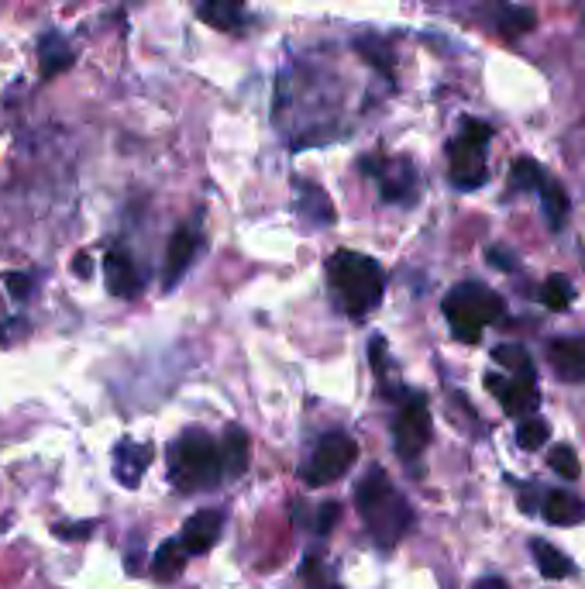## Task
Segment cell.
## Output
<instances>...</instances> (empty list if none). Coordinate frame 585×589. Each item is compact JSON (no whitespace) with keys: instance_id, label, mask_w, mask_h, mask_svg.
<instances>
[{"instance_id":"cell-1","label":"cell","mask_w":585,"mask_h":589,"mask_svg":"<svg viewBox=\"0 0 585 589\" xmlns=\"http://www.w3.org/2000/svg\"><path fill=\"white\" fill-rule=\"evenodd\" d=\"M355 503H358V514H362L365 527H369L372 541H376L379 548L400 545V538L410 531V524H413L410 503L403 500V493L396 490L393 483H389L379 465L369 469V476L355 486Z\"/></svg>"},{"instance_id":"cell-2","label":"cell","mask_w":585,"mask_h":589,"mask_svg":"<svg viewBox=\"0 0 585 589\" xmlns=\"http://www.w3.org/2000/svg\"><path fill=\"white\" fill-rule=\"evenodd\" d=\"M327 283H331V293H338L341 310L351 317H365L369 310L379 307L382 293H386V276H382V266L369 255L358 252H334L327 259Z\"/></svg>"},{"instance_id":"cell-3","label":"cell","mask_w":585,"mask_h":589,"mask_svg":"<svg viewBox=\"0 0 585 589\" xmlns=\"http://www.w3.org/2000/svg\"><path fill=\"white\" fill-rule=\"evenodd\" d=\"M169 479L183 493L214 490L224 479L221 448L204 428H190L169 445Z\"/></svg>"},{"instance_id":"cell-4","label":"cell","mask_w":585,"mask_h":589,"mask_svg":"<svg viewBox=\"0 0 585 589\" xmlns=\"http://www.w3.org/2000/svg\"><path fill=\"white\" fill-rule=\"evenodd\" d=\"M503 297L493 293L482 283H458L455 290L444 297V317L451 324V335L458 341H479L486 324H496L503 317Z\"/></svg>"},{"instance_id":"cell-5","label":"cell","mask_w":585,"mask_h":589,"mask_svg":"<svg viewBox=\"0 0 585 589\" xmlns=\"http://www.w3.org/2000/svg\"><path fill=\"white\" fill-rule=\"evenodd\" d=\"M489 138L493 128L482 121H465L462 131L451 138L448 145V159H451V183L458 190H479L489 176L486 166V152H489Z\"/></svg>"},{"instance_id":"cell-6","label":"cell","mask_w":585,"mask_h":589,"mask_svg":"<svg viewBox=\"0 0 585 589\" xmlns=\"http://www.w3.org/2000/svg\"><path fill=\"white\" fill-rule=\"evenodd\" d=\"M355 459H358L355 438L345 434V431H327V434H321V441L314 445L310 459L303 462L300 479L310 486V490H321V486L338 483V479L345 476L351 465H355Z\"/></svg>"},{"instance_id":"cell-7","label":"cell","mask_w":585,"mask_h":589,"mask_svg":"<svg viewBox=\"0 0 585 589\" xmlns=\"http://www.w3.org/2000/svg\"><path fill=\"white\" fill-rule=\"evenodd\" d=\"M393 441L403 462H417L424 448L431 445V414H427V400L420 393L403 400L400 414L393 417Z\"/></svg>"},{"instance_id":"cell-8","label":"cell","mask_w":585,"mask_h":589,"mask_svg":"<svg viewBox=\"0 0 585 589\" xmlns=\"http://www.w3.org/2000/svg\"><path fill=\"white\" fill-rule=\"evenodd\" d=\"M486 390L493 393L499 403H503L506 414H517V417L534 414L537 403H541V397H537V390H534V383H530V379H513V376L503 379V376H496V372H489V376H486Z\"/></svg>"},{"instance_id":"cell-9","label":"cell","mask_w":585,"mask_h":589,"mask_svg":"<svg viewBox=\"0 0 585 589\" xmlns=\"http://www.w3.org/2000/svg\"><path fill=\"white\" fill-rule=\"evenodd\" d=\"M221 531H224L221 510H197V514L183 524L179 545H183L186 555H204L217 545V541H221Z\"/></svg>"},{"instance_id":"cell-10","label":"cell","mask_w":585,"mask_h":589,"mask_svg":"<svg viewBox=\"0 0 585 589\" xmlns=\"http://www.w3.org/2000/svg\"><path fill=\"white\" fill-rule=\"evenodd\" d=\"M197 245H200V235L193 228H179L176 235L169 238L166 266H162V283H166V290H173L179 279L186 276V269L193 266V259H197Z\"/></svg>"},{"instance_id":"cell-11","label":"cell","mask_w":585,"mask_h":589,"mask_svg":"<svg viewBox=\"0 0 585 589\" xmlns=\"http://www.w3.org/2000/svg\"><path fill=\"white\" fill-rule=\"evenodd\" d=\"M104 273H107V290L121 300L138 297L142 290V276H138V266L131 262V255L124 248H111L104 259Z\"/></svg>"},{"instance_id":"cell-12","label":"cell","mask_w":585,"mask_h":589,"mask_svg":"<svg viewBox=\"0 0 585 589\" xmlns=\"http://www.w3.org/2000/svg\"><path fill=\"white\" fill-rule=\"evenodd\" d=\"M148 462H152V448L148 445H138V441H117L114 448V476L121 479V486H128V490H135L138 483H142Z\"/></svg>"},{"instance_id":"cell-13","label":"cell","mask_w":585,"mask_h":589,"mask_svg":"<svg viewBox=\"0 0 585 589\" xmlns=\"http://www.w3.org/2000/svg\"><path fill=\"white\" fill-rule=\"evenodd\" d=\"M548 362L561 379L579 383L585 379V338H555L548 348Z\"/></svg>"},{"instance_id":"cell-14","label":"cell","mask_w":585,"mask_h":589,"mask_svg":"<svg viewBox=\"0 0 585 589\" xmlns=\"http://www.w3.org/2000/svg\"><path fill=\"white\" fill-rule=\"evenodd\" d=\"M73 62H76L73 45H69L59 31H45V35L38 38V66H42L45 80H52L56 73H66Z\"/></svg>"},{"instance_id":"cell-15","label":"cell","mask_w":585,"mask_h":589,"mask_svg":"<svg viewBox=\"0 0 585 589\" xmlns=\"http://www.w3.org/2000/svg\"><path fill=\"white\" fill-rule=\"evenodd\" d=\"M365 173H382V197L393 200V204H400V200H410L413 193V169L410 162H396V166L382 169V166H372L369 159L362 162Z\"/></svg>"},{"instance_id":"cell-16","label":"cell","mask_w":585,"mask_h":589,"mask_svg":"<svg viewBox=\"0 0 585 589\" xmlns=\"http://www.w3.org/2000/svg\"><path fill=\"white\" fill-rule=\"evenodd\" d=\"M221 469H224V476H228V479L245 476V469H248V438H245V431H241L238 424H231V428L224 431Z\"/></svg>"},{"instance_id":"cell-17","label":"cell","mask_w":585,"mask_h":589,"mask_svg":"<svg viewBox=\"0 0 585 589\" xmlns=\"http://www.w3.org/2000/svg\"><path fill=\"white\" fill-rule=\"evenodd\" d=\"M544 517H548L551 524H558V527L582 524L585 521V503L579 500V496H572L565 490H555V493H548V500H544Z\"/></svg>"},{"instance_id":"cell-18","label":"cell","mask_w":585,"mask_h":589,"mask_svg":"<svg viewBox=\"0 0 585 589\" xmlns=\"http://www.w3.org/2000/svg\"><path fill=\"white\" fill-rule=\"evenodd\" d=\"M197 18L207 21V25L217 31H238L241 25H245L248 11L241 4H231V0H214V4L197 7Z\"/></svg>"},{"instance_id":"cell-19","label":"cell","mask_w":585,"mask_h":589,"mask_svg":"<svg viewBox=\"0 0 585 589\" xmlns=\"http://www.w3.org/2000/svg\"><path fill=\"white\" fill-rule=\"evenodd\" d=\"M186 558H190V555L183 552L179 538L176 541H162L159 552H155V558H152V576L159 579V583H173V579L183 576Z\"/></svg>"},{"instance_id":"cell-20","label":"cell","mask_w":585,"mask_h":589,"mask_svg":"<svg viewBox=\"0 0 585 589\" xmlns=\"http://www.w3.org/2000/svg\"><path fill=\"white\" fill-rule=\"evenodd\" d=\"M530 552H534V565L541 569L544 579H565L568 572L575 569L572 558L561 555L555 545H548V541H530Z\"/></svg>"},{"instance_id":"cell-21","label":"cell","mask_w":585,"mask_h":589,"mask_svg":"<svg viewBox=\"0 0 585 589\" xmlns=\"http://www.w3.org/2000/svg\"><path fill=\"white\" fill-rule=\"evenodd\" d=\"M493 359L503 369H510L513 379H530V383H534V362L527 359V352L520 345H496L493 348Z\"/></svg>"},{"instance_id":"cell-22","label":"cell","mask_w":585,"mask_h":589,"mask_svg":"<svg viewBox=\"0 0 585 589\" xmlns=\"http://www.w3.org/2000/svg\"><path fill=\"white\" fill-rule=\"evenodd\" d=\"M541 190H544V214H548L551 228L561 231L568 221V193L561 190V183H555V180H544Z\"/></svg>"},{"instance_id":"cell-23","label":"cell","mask_w":585,"mask_h":589,"mask_svg":"<svg viewBox=\"0 0 585 589\" xmlns=\"http://www.w3.org/2000/svg\"><path fill=\"white\" fill-rule=\"evenodd\" d=\"M544 180H548V176H544V169L537 166L534 159H527V155L510 166V186H513V190H541Z\"/></svg>"},{"instance_id":"cell-24","label":"cell","mask_w":585,"mask_h":589,"mask_svg":"<svg viewBox=\"0 0 585 589\" xmlns=\"http://www.w3.org/2000/svg\"><path fill=\"white\" fill-rule=\"evenodd\" d=\"M534 25H537V18L530 7H503V11H499V31H503L506 38L527 35Z\"/></svg>"},{"instance_id":"cell-25","label":"cell","mask_w":585,"mask_h":589,"mask_svg":"<svg viewBox=\"0 0 585 589\" xmlns=\"http://www.w3.org/2000/svg\"><path fill=\"white\" fill-rule=\"evenodd\" d=\"M551 438V428L541 421V417H524L517 428V441L524 452H537V448H544V441Z\"/></svg>"},{"instance_id":"cell-26","label":"cell","mask_w":585,"mask_h":589,"mask_svg":"<svg viewBox=\"0 0 585 589\" xmlns=\"http://www.w3.org/2000/svg\"><path fill=\"white\" fill-rule=\"evenodd\" d=\"M300 579H303V589H341V586L331 579V572H327V565H324L317 555H307V558H303Z\"/></svg>"},{"instance_id":"cell-27","label":"cell","mask_w":585,"mask_h":589,"mask_svg":"<svg viewBox=\"0 0 585 589\" xmlns=\"http://www.w3.org/2000/svg\"><path fill=\"white\" fill-rule=\"evenodd\" d=\"M572 300H575V286L568 283L565 276H551L548 283H544V304H548L551 310L572 307Z\"/></svg>"},{"instance_id":"cell-28","label":"cell","mask_w":585,"mask_h":589,"mask_svg":"<svg viewBox=\"0 0 585 589\" xmlns=\"http://www.w3.org/2000/svg\"><path fill=\"white\" fill-rule=\"evenodd\" d=\"M307 197H303V214H307V221H314V224H327L334 217V211H331V204H327V197L317 186H307Z\"/></svg>"},{"instance_id":"cell-29","label":"cell","mask_w":585,"mask_h":589,"mask_svg":"<svg viewBox=\"0 0 585 589\" xmlns=\"http://www.w3.org/2000/svg\"><path fill=\"white\" fill-rule=\"evenodd\" d=\"M548 465L558 472V476H565V479H579V472H582V465H579V455H575L568 445H558V448H551V455H548Z\"/></svg>"},{"instance_id":"cell-30","label":"cell","mask_w":585,"mask_h":589,"mask_svg":"<svg viewBox=\"0 0 585 589\" xmlns=\"http://www.w3.org/2000/svg\"><path fill=\"white\" fill-rule=\"evenodd\" d=\"M358 52H362L365 59L372 62V66H379L382 73H389V62H386V52H382V45L379 42H372V38H358Z\"/></svg>"},{"instance_id":"cell-31","label":"cell","mask_w":585,"mask_h":589,"mask_svg":"<svg viewBox=\"0 0 585 589\" xmlns=\"http://www.w3.org/2000/svg\"><path fill=\"white\" fill-rule=\"evenodd\" d=\"M338 517H341V507L334 500H327L321 503V510H317V534H331V527L338 524Z\"/></svg>"},{"instance_id":"cell-32","label":"cell","mask_w":585,"mask_h":589,"mask_svg":"<svg viewBox=\"0 0 585 589\" xmlns=\"http://www.w3.org/2000/svg\"><path fill=\"white\" fill-rule=\"evenodd\" d=\"M4 286L14 300H25L31 293V273H4Z\"/></svg>"},{"instance_id":"cell-33","label":"cell","mask_w":585,"mask_h":589,"mask_svg":"<svg viewBox=\"0 0 585 589\" xmlns=\"http://www.w3.org/2000/svg\"><path fill=\"white\" fill-rule=\"evenodd\" d=\"M25 328H28L25 317H14V321H4V324H0V345H14V341L25 335Z\"/></svg>"},{"instance_id":"cell-34","label":"cell","mask_w":585,"mask_h":589,"mask_svg":"<svg viewBox=\"0 0 585 589\" xmlns=\"http://www.w3.org/2000/svg\"><path fill=\"white\" fill-rule=\"evenodd\" d=\"M90 534H93V521H80L76 527L56 524V538H66V541H80V538H90Z\"/></svg>"},{"instance_id":"cell-35","label":"cell","mask_w":585,"mask_h":589,"mask_svg":"<svg viewBox=\"0 0 585 589\" xmlns=\"http://www.w3.org/2000/svg\"><path fill=\"white\" fill-rule=\"evenodd\" d=\"M489 262H493V266H499V269H506V273H513V269H517V259H510V255L503 252V248H489Z\"/></svg>"},{"instance_id":"cell-36","label":"cell","mask_w":585,"mask_h":589,"mask_svg":"<svg viewBox=\"0 0 585 589\" xmlns=\"http://www.w3.org/2000/svg\"><path fill=\"white\" fill-rule=\"evenodd\" d=\"M90 269H93L90 255H87V252H80V255H76V259H73V273H76V276H87Z\"/></svg>"},{"instance_id":"cell-37","label":"cell","mask_w":585,"mask_h":589,"mask_svg":"<svg viewBox=\"0 0 585 589\" xmlns=\"http://www.w3.org/2000/svg\"><path fill=\"white\" fill-rule=\"evenodd\" d=\"M475 589H510V586H506L499 576H482L479 583H475Z\"/></svg>"}]
</instances>
